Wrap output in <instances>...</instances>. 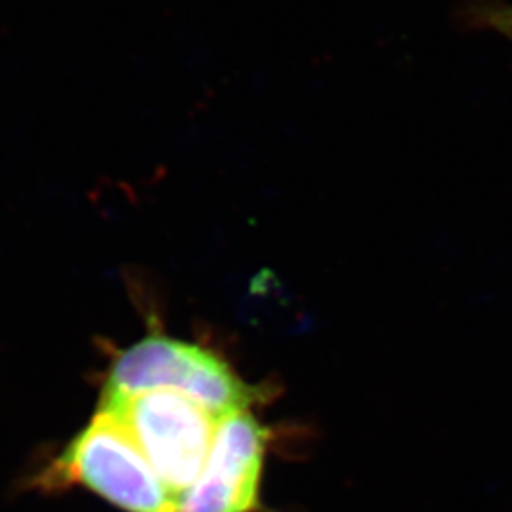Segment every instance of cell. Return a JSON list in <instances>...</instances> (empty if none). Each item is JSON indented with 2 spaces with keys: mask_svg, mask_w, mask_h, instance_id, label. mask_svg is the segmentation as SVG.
<instances>
[{
  "mask_svg": "<svg viewBox=\"0 0 512 512\" xmlns=\"http://www.w3.org/2000/svg\"><path fill=\"white\" fill-rule=\"evenodd\" d=\"M99 408L124 421L152 469L181 499L202 473L219 416L169 389L101 399Z\"/></svg>",
  "mask_w": 512,
  "mask_h": 512,
  "instance_id": "obj_3",
  "label": "cell"
},
{
  "mask_svg": "<svg viewBox=\"0 0 512 512\" xmlns=\"http://www.w3.org/2000/svg\"><path fill=\"white\" fill-rule=\"evenodd\" d=\"M38 484L46 492L80 484L126 512L179 509V497L152 469L124 421L101 408L38 476Z\"/></svg>",
  "mask_w": 512,
  "mask_h": 512,
  "instance_id": "obj_1",
  "label": "cell"
},
{
  "mask_svg": "<svg viewBox=\"0 0 512 512\" xmlns=\"http://www.w3.org/2000/svg\"><path fill=\"white\" fill-rule=\"evenodd\" d=\"M458 21L469 31H490L512 44V2L507 0H465Z\"/></svg>",
  "mask_w": 512,
  "mask_h": 512,
  "instance_id": "obj_5",
  "label": "cell"
},
{
  "mask_svg": "<svg viewBox=\"0 0 512 512\" xmlns=\"http://www.w3.org/2000/svg\"><path fill=\"white\" fill-rule=\"evenodd\" d=\"M270 431L249 410L220 418L198 480L181 495L177 512H256Z\"/></svg>",
  "mask_w": 512,
  "mask_h": 512,
  "instance_id": "obj_4",
  "label": "cell"
},
{
  "mask_svg": "<svg viewBox=\"0 0 512 512\" xmlns=\"http://www.w3.org/2000/svg\"><path fill=\"white\" fill-rule=\"evenodd\" d=\"M156 389L179 391L219 418L249 410L256 401L255 387L241 382L215 353L167 336H148L118 353L101 399Z\"/></svg>",
  "mask_w": 512,
  "mask_h": 512,
  "instance_id": "obj_2",
  "label": "cell"
}]
</instances>
